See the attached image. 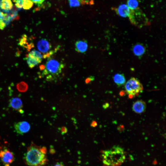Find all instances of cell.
I'll use <instances>...</instances> for the list:
<instances>
[{
    "instance_id": "cell-7",
    "label": "cell",
    "mask_w": 166,
    "mask_h": 166,
    "mask_svg": "<svg viewBox=\"0 0 166 166\" xmlns=\"http://www.w3.org/2000/svg\"><path fill=\"white\" fill-rule=\"evenodd\" d=\"M0 158L5 166H10L14 160V156L11 152L6 149L0 151Z\"/></svg>"
},
{
    "instance_id": "cell-29",
    "label": "cell",
    "mask_w": 166,
    "mask_h": 166,
    "mask_svg": "<svg viewBox=\"0 0 166 166\" xmlns=\"http://www.w3.org/2000/svg\"><path fill=\"white\" fill-rule=\"evenodd\" d=\"M53 166H64L63 164L60 162H57Z\"/></svg>"
},
{
    "instance_id": "cell-13",
    "label": "cell",
    "mask_w": 166,
    "mask_h": 166,
    "mask_svg": "<svg viewBox=\"0 0 166 166\" xmlns=\"http://www.w3.org/2000/svg\"><path fill=\"white\" fill-rule=\"evenodd\" d=\"M88 46V43L86 40H78L75 43V50L77 52L84 53L86 51Z\"/></svg>"
},
{
    "instance_id": "cell-30",
    "label": "cell",
    "mask_w": 166,
    "mask_h": 166,
    "mask_svg": "<svg viewBox=\"0 0 166 166\" xmlns=\"http://www.w3.org/2000/svg\"><path fill=\"white\" fill-rule=\"evenodd\" d=\"M125 94V92L124 91H122L120 92V94L121 96H123Z\"/></svg>"
},
{
    "instance_id": "cell-28",
    "label": "cell",
    "mask_w": 166,
    "mask_h": 166,
    "mask_svg": "<svg viewBox=\"0 0 166 166\" xmlns=\"http://www.w3.org/2000/svg\"><path fill=\"white\" fill-rule=\"evenodd\" d=\"M124 126L122 125H120L117 128L118 130L119 131H122L124 129Z\"/></svg>"
},
{
    "instance_id": "cell-22",
    "label": "cell",
    "mask_w": 166,
    "mask_h": 166,
    "mask_svg": "<svg viewBox=\"0 0 166 166\" xmlns=\"http://www.w3.org/2000/svg\"><path fill=\"white\" fill-rule=\"evenodd\" d=\"M7 22L6 20L4 19L0 20V29L1 30L3 29L6 26Z\"/></svg>"
},
{
    "instance_id": "cell-5",
    "label": "cell",
    "mask_w": 166,
    "mask_h": 166,
    "mask_svg": "<svg viewBox=\"0 0 166 166\" xmlns=\"http://www.w3.org/2000/svg\"><path fill=\"white\" fill-rule=\"evenodd\" d=\"M125 89L127 94L131 95L134 97L141 93L143 88L142 84L138 80L132 77L125 83Z\"/></svg>"
},
{
    "instance_id": "cell-19",
    "label": "cell",
    "mask_w": 166,
    "mask_h": 166,
    "mask_svg": "<svg viewBox=\"0 0 166 166\" xmlns=\"http://www.w3.org/2000/svg\"><path fill=\"white\" fill-rule=\"evenodd\" d=\"M17 88L20 92H26L28 89V86L27 84L24 82H21L17 85Z\"/></svg>"
},
{
    "instance_id": "cell-24",
    "label": "cell",
    "mask_w": 166,
    "mask_h": 166,
    "mask_svg": "<svg viewBox=\"0 0 166 166\" xmlns=\"http://www.w3.org/2000/svg\"><path fill=\"white\" fill-rule=\"evenodd\" d=\"M61 131L62 134L66 133L68 131V129L65 127H62L61 129Z\"/></svg>"
},
{
    "instance_id": "cell-25",
    "label": "cell",
    "mask_w": 166,
    "mask_h": 166,
    "mask_svg": "<svg viewBox=\"0 0 166 166\" xmlns=\"http://www.w3.org/2000/svg\"><path fill=\"white\" fill-rule=\"evenodd\" d=\"M94 80V78L92 77L87 78L85 80V83L86 84H88L91 81H92Z\"/></svg>"
},
{
    "instance_id": "cell-14",
    "label": "cell",
    "mask_w": 166,
    "mask_h": 166,
    "mask_svg": "<svg viewBox=\"0 0 166 166\" xmlns=\"http://www.w3.org/2000/svg\"><path fill=\"white\" fill-rule=\"evenodd\" d=\"M13 6L11 0H0V8L5 12H9L12 9Z\"/></svg>"
},
{
    "instance_id": "cell-26",
    "label": "cell",
    "mask_w": 166,
    "mask_h": 166,
    "mask_svg": "<svg viewBox=\"0 0 166 166\" xmlns=\"http://www.w3.org/2000/svg\"><path fill=\"white\" fill-rule=\"evenodd\" d=\"M97 125V122L95 121H93L91 124V126L92 127H95Z\"/></svg>"
},
{
    "instance_id": "cell-10",
    "label": "cell",
    "mask_w": 166,
    "mask_h": 166,
    "mask_svg": "<svg viewBox=\"0 0 166 166\" xmlns=\"http://www.w3.org/2000/svg\"><path fill=\"white\" fill-rule=\"evenodd\" d=\"M38 49L42 53H48L51 48V44L45 39H42L37 44Z\"/></svg>"
},
{
    "instance_id": "cell-2",
    "label": "cell",
    "mask_w": 166,
    "mask_h": 166,
    "mask_svg": "<svg viewBox=\"0 0 166 166\" xmlns=\"http://www.w3.org/2000/svg\"><path fill=\"white\" fill-rule=\"evenodd\" d=\"M101 157L103 163L106 166H119L125 159L124 149L118 146L103 151Z\"/></svg>"
},
{
    "instance_id": "cell-18",
    "label": "cell",
    "mask_w": 166,
    "mask_h": 166,
    "mask_svg": "<svg viewBox=\"0 0 166 166\" xmlns=\"http://www.w3.org/2000/svg\"><path fill=\"white\" fill-rule=\"evenodd\" d=\"M139 3L137 0H128L127 6L130 10H133L138 8Z\"/></svg>"
},
{
    "instance_id": "cell-12",
    "label": "cell",
    "mask_w": 166,
    "mask_h": 166,
    "mask_svg": "<svg viewBox=\"0 0 166 166\" xmlns=\"http://www.w3.org/2000/svg\"><path fill=\"white\" fill-rule=\"evenodd\" d=\"M10 107L14 110H19L22 112V109L23 107L22 102L20 99L18 97H13L9 101Z\"/></svg>"
},
{
    "instance_id": "cell-15",
    "label": "cell",
    "mask_w": 166,
    "mask_h": 166,
    "mask_svg": "<svg viewBox=\"0 0 166 166\" xmlns=\"http://www.w3.org/2000/svg\"><path fill=\"white\" fill-rule=\"evenodd\" d=\"M114 82L118 86H121L125 85L126 80L124 75L121 73H117L113 77Z\"/></svg>"
},
{
    "instance_id": "cell-9",
    "label": "cell",
    "mask_w": 166,
    "mask_h": 166,
    "mask_svg": "<svg viewBox=\"0 0 166 166\" xmlns=\"http://www.w3.org/2000/svg\"><path fill=\"white\" fill-rule=\"evenodd\" d=\"M146 107V105L145 102L142 100H140L133 103L132 109L135 113L141 114L145 111Z\"/></svg>"
},
{
    "instance_id": "cell-17",
    "label": "cell",
    "mask_w": 166,
    "mask_h": 166,
    "mask_svg": "<svg viewBox=\"0 0 166 166\" xmlns=\"http://www.w3.org/2000/svg\"><path fill=\"white\" fill-rule=\"evenodd\" d=\"M69 6L71 7L80 6L85 3V0H68Z\"/></svg>"
},
{
    "instance_id": "cell-6",
    "label": "cell",
    "mask_w": 166,
    "mask_h": 166,
    "mask_svg": "<svg viewBox=\"0 0 166 166\" xmlns=\"http://www.w3.org/2000/svg\"><path fill=\"white\" fill-rule=\"evenodd\" d=\"M42 56L39 51L34 50L28 54L27 58V62L29 66L32 68L40 63L42 60Z\"/></svg>"
},
{
    "instance_id": "cell-20",
    "label": "cell",
    "mask_w": 166,
    "mask_h": 166,
    "mask_svg": "<svg viewBox=\"0 0 166 166\" xmlns=\"http://www.w3.org/2000/svg\"><path fill=\"white\" fill-rule=\"evenodd\" d=\"M22 8L24 9L28 10L33 6V3L30 0H22Z\"/></svg>"
},
{
    "instance_id": "cell-11",
    "label": "cell",
    "mask_w": 166,
    "mask_h": 166,
    "mask_svg": "<svg viewBox=\"0 0 166 166\" xmlns=\"http://www.w3.org/2000/svg\"><path fill=\"white\" fill-rule=\"evenodd\" d=\"M115 11L116 13L120 16L126 18L128 17L130 10L127 5L122 4L120 5L118 8L115 9Z\"/></svg>"
},
{
    "instance_id": "cell-1",
    "label": "cell",
    "mask_w": 166,
    "mask_h": 166,
    "mask_svg": "<svg viewBox=\"0 0 166 166\" xmlns=\"http://www.w3.org/2000/svg\"><path fill=\"white\" fill-rule=\"evenodd\" d=\"M47 149L32 144L24 155V160L28 166H44L48 163Z\"/></svg>"
},
{
    "instance_id": "cell-21",
    "label": "cell",
    "mask_w": 166,
    "mask_h": 166,
    "mask_svg": "<svg viewBox=\"0 0 166 166\" xmlns=\"http://www.w3.org/2000/svg\"><path fill=\"white\" fill-rule=\"evenodd\" d=\"M15 3V6L18 9H21L22 8V0H13Z\"/></svg>"
},
{
    "instance_id": "cell-23",
    "label": "cell",
    "mask_w": 166,
    "mask_h": 166,
    "mask_svg": "<svg viewBox=\"0 0 166 166\" xmlns=\"http://www.w3.org/2000/svg\"><path fill=\"white\" fill-rule=\"evenodd\" d=\"M33 3L36 4H41L43 3L45 0H30Z\"/></svg>"
},
{
    "instance_id": "cell-4",
    "label": "cell",
    "mask_w": 166,
    "mask_h": 166,
    "mask_svg": "<svg viewBox=\"0 0 166 166\" xmlns=\"http://www.w3.org/2000/svg\"><path fill=\"white\" fill-rule=\"evenodd\" d=\"M128 17L131 23L140 28L150 24L145 14L139 7L133 10H130Z\"/></svg>"
},
{
    "instance_id": "cell-3",
    "label": "cell",
    "mask_w": 166,
    "mask_h": 166,
    "mask_svg": "<svg viewBox=\"0 0 166 166\" xmlns=\"http://www.w3.org/2000/svg\"><path fill=\"white\" fill-rule=\"evenodd\" d=\"M64 67L62 63L56 59H51L46 62L43 69V74L47 75L46 80L50 81L53 79V77L59 75Z\"/></svg>"
},
{
    "instance_id": "cell-27",
    "label": "cell",
    "mask_w": 166,
    "mask_h": 166,
    "mask_svg": "<svg viewBox=\"0 0 166 166\" xmlns=\"http://www.w3.org/2000/svg\"><path fill=\"white\" fill-rule=\"evenodd\" d=\"M109 105L108 103H106L103 105V107L105 109H106L109 106Z\"/></svg>"
},
{
    "instance_id": "cell-8",
    "label": "cell",
    "mask_w": 166,
    "mask_h": 166,
    "mask_svg": "<svg viewBox=\"0 0 166 166\" xmlns=\"http://www.w3.org/2000/svg\"><path fill=\"white\" fill-rule=\"evenodd\" d=\"M14 128L17 133L22 135L29 131L30 126L27 122L22 121L15 123L14 124Z\"/></svg>"
},
{
    "instance_id": "cell-16",
    "label": "cell",
    "mask_w": 166,
    "mask_h": 166,
    "mask_svg": "<svg viewBox=\"0 0 166 166\" xmlns=\"http://www.w3.org/2000/svg\"><path fill=\"white\" fill-rule=\"evenodd\" d=\"M132 51L135 55L139 57L144 54L145 51V49L143 45L139 43L134 46Z\"/></svg>"
}]
</instances>
